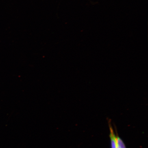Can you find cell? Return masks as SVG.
<instances>
[{"mask_svg": "<svg viewBox=\"0 0 148 148\" xmlns=\"http://www.w3.org/2000/svg\"><path fill=\"white\" fill-rule=\"evenodd\" d=\"M110 137L111 140V148H117L116 143V137L112 126L110 124Z\"/></svg>", "mask_w": 148, "mask_h": 148, "instance_id": "obj_1", "label": "cell"}]
</instances>
